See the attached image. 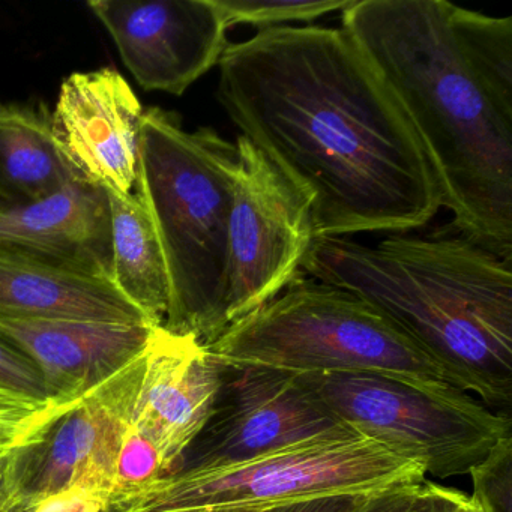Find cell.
<instances>
[{"label": "cell", "instance_id": "cell-4", "mask_svg": "<svg viewBox=\"0 0 512 512\" xmlns=\"http://www.w3.org/2000/svg\"><path fill=\"white\" fill-rule=\"evenodd\" d=\"M239 155L212 128L185 131L173 113H143L136 193L157 230L169 277L164 328L209 344L227 328L229 224Z\"/></svg>", "mask_w": 512, "mask_h": 512}, {"label": "cell", "instance_id": "cell-19", "mask_svg": "<svg viewBox=\"0 0 512 512\" xmlns=\"http://www.w3.org/2000/svg\"><path fill=\"white\" fill-rule=\"evenodd\" d=\"M449 25L485 85L512 109V19H496L449 4Z\"/></svg>", "mask_w": 512, "mask_h": 512}, {"label": "cell", "instance_id": "cell-20", "mask_svg": "<svg viewBox=\"0 0 512 512\" xmlns=\"http://www.w3.org/2000/svg\"><path fill=\"white\" fill-rule=\"evenodd\" d=\"M82 398H37L0 386V457L37 445Z\"/></svg>", "mask_w": 512, "mask_h": 512}, {"label": "cell", "instance_id": "cell-30", "mask_svg": "<svg viewBox=\"0 0 512 512\" xmlns=\"http://www.w3.org/2000/svg\"><path fill=\"white\" fill-rule=\"evenodd\" d=\"M265 506H242V508H223V509H211V511L203 512H257Z\"/></svg>", "mask_w": 512, "mask_h": 512}, {"label": "cell", "instance_id": "cell-29", "mask_svg": "<svg viewBox=\"0 0 512 512\" xmlns=\"http://www.w3.org/2000/svg\"><path fill=\"white\" fill-rule=\"evenodd\" d=\"M31 512H104L103 505L80 490L50 494L37 503Z\"/></svg>", "mask_w": 512, "mask_h": 512}, {"label": "cell", "instance_id": "cell-28", "mask_svg": "<svg viewBox=\"0 0 512 512\" xmlns=\"http://www.w3.org/2000/svg\"><path fill=\"white\" fill-rule=\"evenodd\" d=\"M424 482L397 485L371 494L355 512H409Z\"/></svg>", "mask_w": 512, "mask_h": 512}, {"label": "cell", "instance_id": "cell-15", "mask_svg": "<svg viewBox=\"0 0 512 512\" xmlns=\"http://www.w3.org/2000/svg\"><path fill=\"white\" fill-rule=\"evenodd\" d=\"M152 325L0 317V338L22 352L52 397L77 400L143 353Z\"/></svg>", "mask_w": 512, "mask_h": 512}, {"label": "cell", "instance_id": "cell-23", "mask_svg": "<svg viewBox=\"0 0 512 512\" xmlns=\"http://www.w3.org/2000/svg\"><path fill=\"white\" fill-rule=\"evenodd\" d=\"M164 476L166 472L157 448L128 425L116 464L115 496L151 484Z\"/></svg>", "mask_w": 512, "mask_h": 512}, {"label": "cell", "instance_id": "cell-5", "mask_svg": "<svg viewBox=\"0 0 512 512\" xmlns=\"http://www.w3.org/2000/svg\"><path fill=\"white\" fill-rule=\"evenodd\" d=\"M206 347L227 368L374 374L430 391L452 388L436 362L382 311L314 278H296Z\"/></svg>", "mask_w": 512, "mask_h": 512}, {"label": "cell", "instance_id": "cell-10", "mask_svg": "<svg viewBox=\"0 0 512 512\" xmlns=\"http://www.w3.org/2000/svg\"><path fill=\"white\" fill-rule=\"evenodd\" d=\"M145 350L106 382L91 389L50 428L41 442L20 451L28 512L44 497L65 490L89 494L107 512L116 493V464L130 425Z\"/></svg>", "mask_w": 512, "mask_h": 512}, {"label": "cell", "instance_id": "cell-27", "mask_svg": "<svg viewBox=\"0 0 512 512\" xmlns=\"http://www.w3.org/2000/svg\"><path fill=\"white\" fill-rule=\"evenodd\" d=\"M469 502V494L455 488H446L436 482L422 484L409 512H460Z\"/></svg>", "mask_w": 512, "mask_h": 512}, {"label": "cell", "instance_id": "cell-31", "mask_svg": "<svg viewBox=\"0 0 512 512\" xmlns=\"http://www.w3.org/2000/svg\"><path fill=\"white\" fill-rule=\"evenodd\" d=\"M460 512H481V511H479V509L476 508V506L473 505V503L470 502V499H469V502H467V505L464 506V508L461 509Z\"/></svg>", "mask_w": 512, "mask_h": 512}, {"label": "cell", "instance_id": "cell-14", "mask_svg": "<svg viewBox=\"0 0 512 512\" xmlns=\"http://www.w3.org/2000/svg\"><path fill=\"white\" fill-rule=\"evenodd\" d=\"M0 250L112 281L107 191L73 181L37 202L2 209Z\"/></svg>", "mask_w": 512, "mask_h": 512}, {"label": "cell", "instance_id": "cell-26", "mask_svg": "<svg viewBox=\"0 0 512 512\" xmlns=\"http://www.w3.org/2000/svg\"><path fill=\"white\" fill-rule=\"evenodd\" d=\"M20 451L0 457V512H28L20 473Z\"/></svg>", "mask_w": 512, "mask_h": 512}, {"label": "cell", "instance_id": "cell-11", "mask_svg": "<svg viewBox=\"0 0 512 512\" xmlns=\"http://www.w3.org/2000/svg\"><path fill=\"white\" fill-rule=\"evenodd\" d=\"M88 7L146 91L181 97L229 46V25L215 0H94Z\"/></svg>", "mask_w": 512, "mask_h": 512}, {"label": "cell", "instance_id": "cell-12", "mask_svg": "<svg viewBox=\"0 0 512 512\" xmlns=\"http://www.w3.org/2000/svg\"><path fill=\"white\" fill-rule=\"evenodd\" d=\"M143 110L115 68L74 73L50 113L53 137L82 181L109 193H133L139 173Z\"/></svg>", "mask_w": 512, "mask_h": 512}, {"label": "cell", "instance_id": "cell-3", "mask_svg": "<svg viewBox=\"0 0 512 512\" xmlns=\"http://www.w3.org/2000/svg\"><path fill=\"white\" fill-rule=\"evenodd\" d=\"M302 271L382 311L452 386L509 415L512 260L461 233L392 235L376 247L316 238Z\"/></svg>", "mask_w": 512, "mask_h": 512}, {"label": "cell", "instance_id": "cell-24", "mask_svg": "<svg viewBox=\"0 0 512 512\" xmlns=\"http://www.w3.org/2000/svg\"><path fill=\"white\" fill-rule=\"evenodd\" d=\"M0 386L37 398H52L38 368L0 338Z\"/></svg>", "mask_w": 512, "mask_h": 512}, {"label": "cell", "instance_id": "cell-18", "mask_svg": "<svg viewBox=\"0 0 512 512\" xmlns=\"http://www.w3.org/2000/svg\"><path fill=\"white\" fill-rule=\"evenodd\" d=\"M112 215V283L155 326L170 304L169 277L157 230L137 193H109Z\"/></svg>", "mask_w": 512, "mask_h": 512}, {"label": "cell", "instance_id": "cell-25", "mask_svg": "<svg viewBox=\"0 0 512 512\" xmlns=\"http://www.w3.org/2000/svg\"><path fill=\"white\" fill-rule=\"evenodd\" d=\"M371 494H332L265 506L257 512H355Z\"/></svg>", "mask_w": 512, "mask_h": 512}, {"label": "cell", "instance_id": "cell-7", "mask_svg": "<svg viewBox=\"0 0 512 512\" xmlns=\"http://www.w3.org/2000/svg\"><path fill=\"white\" fill-rule=\"evenodd\" d=\"M343 424L418 464L425 476L469 475L506 434L511 416L469 392L430 391L374 374H295Z\"/></svg>", "mask_w": 512, "mask_h": 512}, {"label": "cell", "instance_id": "cell-22", "mask_svg": "<svg viewBox=\"0 0 512 512\" xmlns=\"http://www.w3.org/2000/svg\"><path fill=\"white\" fill-rule=\"evenodd\" d=\"M469 476V499L479 511L512 512V433L503 436Z\"/></svg>", "mask_w": 512, "mask_h": 512}, {"label": "cell", "instance_id": "cell-8", "mask_svg": "<svg viewBox=\"0 0 512 512\" xmlns=\"http://www.w3.org/2000/svg\"><path fill=\"white\" fill-rule=\"evenodd\" d=\"M229 224L227 328L277 298L296 278L316 239L313 202L245 137Z\"/></svg>", "mask_w": 512, "mask_h": 512}, {"label": "cell", "instance_id": "cell-6", "mask_svg": "<svg viewBox=\"0 0 512 512\" xmlns=\"http://www.w3.org/2000/svg\"><path fill=\"white\" fill-rule=\"evenodd\" d=\"M418 464L347 427L244 463L185 469L110 500L107 512H203L421 484Z\"/></svg>", "mask_w": 512, "mask_h": 512}, {"label": "cell", "instance_id": "cell-17", "mask_svg": "<svg viewBox=\"0 0 512 512\" xmlns=\"http://www.w3.org/2000/svg\"><path fill=\"white\" fill-rule=\"evenodd\" d=\"M82 181L62 154L46 109L0 106V211Z\"/></svg>", "mask_w": 512, "mask_h": 512}, {"label": "cell", "instance_id": "cell-9", "mask_svg": "<svg viewBox=\"0 0 512 512\" xmlns=\"http://www.w3.org/2000/svg\"><path fill=\"white\" fill-rule=\"evenodd\" d=\"M347 427L295 374L226 367L214 412L190 446L196 452L179 470L244 463Z\"/></svg>", "mask_w": 512, "mask_h": 512}, {"label": "cell", "instance_id": "cell-1", "mask_svg": "<svg viewBox=\"0 0 512 512\" xmlns=\"http://www.w3.org/2000/svg\"><path fill=\"white\" fill-rule=\"evenodd\" d=\"M218 101L313 202L316 238L407 232L442 206L391 89L341 29L275 26L229 44Z\"/></svg>", "mask_w": 512, "mask_h": 512}, {"label": "cell", "instance_id": "cell-13", "mask_svg": "<svg viewBox=\"0 0 512 512\" xmlns=\"http://www.w3.org/2000/svg\"><path fill=\"white\" fill-rule=\"evenodd\" d=\"M224 371L194 335L163 325L152 331L130 427L157 448L166 476L181 469L185 454L208 424Z\"/></svg>", "mask_w": 512, "mask_h": 512}, {"label": "cell", "instance_id": "cell-21", "mask_svg": "<svg viewBox=\"0 0 512 512\" xmlns=\"http://www.w3.org/2000/svg\"><path fill=\"white\" fill-rule=\"evenodd\" d=\"M227 25L247 23L260 29L290 22H311L343 11L352 0H215Z\"/></svg>", "mask_w": 512, "mask_h": 512}, {"label": "cell", "instance_id": "cell-2", "mask_svg": "<svg viewBox=\"0 0 512 512\" xmlns=\"http://www.w3.org/2000/svg\"><path fill=\"white\" fill-rule=\"evenodd\" d=\"M343 29L400 104L454 226L512 260V109L478 76L445 0H352Z\"/></svg>", "mask_w": 512, "mask_h": 512}, {"label": "cell", "instance_id": "cell-16", "mask_svg": "<svg viewBox=\"0 0 512 512\" xmlns=\"http://www.w3.org/2000/svg\"><path fill=\"white\" fill-rule=\"evenodd\" d=\"M0 317L152 325L107 278L4 250H0Z\"/></svg>", "mask_w": 512, "mask_h": 512}]
</instances>
